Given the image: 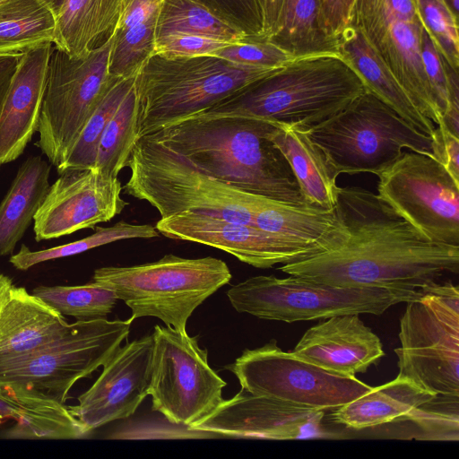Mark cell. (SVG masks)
<instances>
[{
	"label": "cell",
	"mask_w": 459,
	"mask_h": 459,
	"mask_svg": "<svg viewBox=\"0 0 459 459\" xmlns=\"http://www.w3.org/2000/svg\"><path fill=\"white\" fill-rule=\"evenodd\" d=\"M53 43L23 53L0 114V167L15 160L38 130Z\"/></svg>",
	"instance_id": "44dd1931"
},
{
	"label": "cell",
	"mask_w": 459,
	"mask_h": 459,
	"mask_svg": "<svg viewBox=\"0 0 459 459\" xmlns=\"http://www.w3.org/2000/svg\"><path fill=\"white\" fill-rule=\"evenodd\" d=\"M164 0H123L117 30L138 25L158 13Z\"/></svg>",
	"instance_id": "f6af8a7d"
},
{
	"label": "cell",
	"mask_w": 459,
	"mask_h": 459,
	"mask_svg": "<svg viewBox=\"0 0 459 459\" xmlns=\"http://www.w3.org/2000/svg\"><path fill=\"white\" fill-rule=\"evenodd\" d=\"M56 16L61 9L64 0H41Z\"/></svg>",
	"instance_id": "681fc988"
},
{
	"label": "cell",
	"mask_w": 459,
	"mask_h": 459,
	"mask_svg": "<svg viewBox=\"0 0 459 459\" xmlns=\"http://www.w3.org/2000/svg\"><path fill=\"white\" fill-rule=\"evenodd\" d=\"M133 321H76L60 338L0 360V382H15L65 403L74 385L103 366L127 338Z\"/></svg>",
	"instance_id": "8fae6325"
},
{
	"label": "cell",
	"mask_w": 459,
	"mask_h": 459,
	"mask_svg": "<svg viewBox=\"0 0 459 459\" xmlns=\"http://www.w3.org/2000/svg\"><path fill=\"white\" fill-rule=\"evenodd\" d=\"M277 69L239 65L212 55L153 54L135 76L137 138L208 110Z\"/></svg>",
	"instance_id": "277c9868"
},
{
	"label": "cell",
	"mask_w": 459,
	"mask_h": 459,
	"mask_svg": "<svg viewBox=\"0 0 459 459\" xmlns=\"http://www.w3.org/2000/svg\"><path fill=\"white\" fill-rule=\"evenodd\" d=\"M400 319L398 376L437 395L459 397V291L436 282Z\"/></svg>",
	"instance_id": "9c48e42d"
},
{
	"label": "cell",
	"mask_w": 459,
	"mask_h": 459,
	"mask_svg": "<svg viewBox=\"0 0 459 459\" xmlns=\"http://www.w3.org/2000/svg\"><path fill=\"white\" fill-rule=\"evenodd\" d=\"M336 173L378 175L403 149L434 157L432 139L365 90L342 110L306 131Z\"/></svg>",
	"instance_id": "52a82bcc"
},
{
	"label": "cell",
	"mask_w": 459,
	"mask_h": 459,
	"mask_svg": "<svg viewBox=\"0 0 459 459\" xmlns=\"http://www.w3.org/2000/svg\"><path fill=\"white\" fill-rule=\"evenodd\" d=\"M366 87L339 55L292 59L244 91L196 115L265 119L307 131L331 117Z\"/></svg>",
	"instance_id": "3957f363"
},
{
	"label": "cell",
	"mask_w": 459,
	"mask_h": 459,
	"mask_svg": "<svg viewBox=\"0 0 459 459\" xmlns=\"http://www.w3.org/2000/svg\"><path fill=\"white\" fill-rule=\"evenodd\" d=\"M155 227L165 237L221 249L256 268L282 265L319 253L254 225L197 213L160 219Z\"/></svg>",
	"instance_id": "ac0fdd59"
},
{
	"label": "cell",
	"mask_w": 459,
	"mask_h": 459,
	"mask_svg": "<svg viewBox=\"0 0 459 459\" xmlns=\"http://www.w3.org/2000/svg\"><path fill=\"white\" fill-rule=\"evenodd\" d=\"M325 411L253 394L241 388L192 426L218 437L264 440L322 439L334 436L324 425Z\"/></svg>",
	"instance_id": "2e32d148"
},
{
	"label": "cell",
	"mask_w": 459,
	"mask_h": 459,
	"mask_svg": "<svg viewBox=\"0 0 459 459\" xmlns=\"http://www.w3.org/2000/svg\"><path fill=\"white\" fill-rule=\"evenodd\" d=\"M292 352L326 371L347 377L366 373L385 355L379 337L357 314L332 316L313 325Z\"/></svg>",
	"instance_id": "ffe728a7"
},
{
	"label": "cell",
	"mask_w": 459,
	"mask_h": 459,
	"mask_svg": "<svg viewBox=\"0 0 459 459\" xmlns=\"http://www.w3.org/2000/svg\"><path fill=\"white\" fill-rule=\"evenodd\" d=\"M32 293L76 321L107 318L118 299L112 289L94 281L75 286H39Z\"/></svg>",
	"instance_id": "d590c367"
},
{
	"label": "cell",
	"mask_w": 459,
	"mask_h": 459,
	"mask_svg": "<svg viewBox=\"0 0 459 459\" xmlns=\"http://www.w3.org/2000/svg\"><path fill=\"white\" fill-rule=\"evenodd\" d=\"M174 33L199 35L227 42L250 40L239 28L193 0L163 1L156 22V39Z\"/></svg>",
	"instance_id": "1f68e13d"
},
{
	"label": "cell",
	"mask_w": 459,
	"mask_h": 459,
	"mask_svg": "<svg viewBox=\"0 0 459 459\" xmlns=\"http://www.w3.org/2000/svg\"><path fill=\"white\" fill-rule=\"evenodd\" d=\"M8 420L15 424L5 438L77 439L91 432L65 403L24 385L0 382V424Z\"/></svg>",
	"instance_id": "7402d4cb"
},
{
	"label": "cell",
	"mask_w": 459,
	"mask_h": 459,
	"mask_svg": "<svg viewBox=\"0 0 459 459\" xmlns=\"http://www.w3.org/2000/svg\"><path fill=\"white\" fill-rule=\"evenodd\" d=\"M276 125L270 139L288 161L306 204L324 209L335 208L339 175L325 154L306 131Z\"/></svg>",
	"instance_id": "484cf974"
},
{
	"label": "cell",
	"mask_w": 459,
	"mask_h": 459,
	"mask_svg": "<svg viewBox=\"0 0 459 459\" xmlns=\"http://www.w3.org/2000/svg\"><path fill=\"white\" fill-rule=\"evenodd\" d=\"M138 99L135 83L123 99L101 135L95 167L108 178H118L137 140Z\"/></svg>",
	"instance_id": "d6a6232c"
},
{
	"label": "cell",
	"mask_w": 459,
	"mask_h": 459,
	"mask_svg": "<svg viewBox=\"0 0 459 459\" xmlns=\"http://www.w3.org/2000/svg\"><path fill=\"white\" fill-rule=\"evenodd\" d=\"M421 60L435 102L442 117L447 108V82L443 57L425 29L421 38Z\"/></svg>",
	"instance_id": "b9f144b4"
},
{
	"label": "cell",
	"mask_w": 459,
	"mask_h": 459,
	"mask_svg": "<svg viewBox=\"0 0 459 459\" xmlns=\"http://www.w3.org/2000/svg\"><path fill=\"white\" fill-rule=\"evenodd\" d=\"M424 29L434 41L443 58L459 70L458 18L444 0H414Z\"/></svg>",
	"instance_id": "74e56055"
},
{
	"label": "cell",
	"mask_w": 459,
	"mask_h": 459,
	"mask_svg": "<svg viewBox=\"0 0 459 459\" xmlns=\"http://www.w3.org/2000/svg\"><path fill=\"white\" fill-rule=\"evenodd\" d=\"M212 56L239 65L263 68H280L294 59L268 40L232 42L215 51Z\"/></svg>",
	"instance_id": "f35d334b"
},
{
	"label": "cell",
	"mask_w": 459,
	"mask_h": 459,
	"mask_svg": "<svg viewBox=\"0 0 459 459\" xmlns=\"http://www.w3.org/2000/svg\"><path fill=\"white\" fill-rule=\"evenodd\" d=\"M2 1H4V0H0V2H2Z\"/></svg>",
	"instance_id": "f5cc1de1"
},
{
	"label": "cell",
	"mask_w": 459,
	"mask_h": 459,
	"mask_svg": "<svg viewBox=\"0 0 459 459\" xmlns=\"http://www.w3.org/2000/svg\"><path fill=\"white\" fill-rule=\"evenodd\" d=\"M112 32L83 57L53 44L38 124V146L50 163L63 165L94 112L109 79Z\"/></svg>",
	"instance_id": "30bf717a"
},
{
	"label": "cell",
	"mask_w": 459,
	"mask_h": 459,
	"mask_svg": "<svg viewBox=\"0 0 459 459\" xmlns=\"http://www.w3.org/2000/svg\"><path fill=\"white\" fill-rule=\"evenodd\" d=\"M294 59L338 55L337 41L325 33L319 0H284L277 24L267 39Z\"/></svg>",
	"instance_id": "f546056e"
},
{
	"label": "cell",
	"mask_w": 459,
	"mask_h": 459,
	"mask_svg": "<svg viewBox=\"0 0 459 459\" xmlns=\"http://www.w3.org/2000/svg\"><path fill=\"white\" fill-rule=\"evenodd\" d=\"M276 126L256 117L194 115L145 135L236 188L307 205L288 161L270 139Z\"/></svg>",
	"instance_id": "7a4b0ae2"
},
{
	"label": "cell",
	"mask_w": 459,
	"mask_h": 459,
	"mask_svg": "<svg viewBox=\"0 0 459 459\" xmlns=\"http://www.w3.org/2000/svg\"><path fill=\"white\" fill-rule=\"evenodd\" d=\"M335 208L348 231L346 240L279 270L331 286L407 290L459 273V247L430 241L377 194L338 186Z\"/></svg>",
	"instance_id": "6da1fadb"
},
{
	"label": "cell",
	"mask_w": 459,
	"mask_h": 459,
	"mask_svg": "<svg viewBox=\"0 0 459 459\" xmlns=\"http://www.w3.org/2000/svg\"><path fill=\"white\" fill-rule=\"evenodd\" d=\"M262 2H263V5H264V0H262Z\"/></svg>",
	"instance_id": "816d5d0a"
},
{
	"label": "cell",
	"mask_w": 459,
	"mask_h": 459,
	"mask_svg": "<svg viewBox=\"0 0 459 459\" xmlns=\"http://www.w3.org/2000/svg\"><path fill=\"white\" fill-rule=\"evenodd\" d=\"M152 336V410L170 423L191 428L221 403L227 383L210 367L197 336L159 325Z\"/></svg>",
	"instance_id": "7c38bea8"
},
{
	"label": "cell",
	"mask_w": 459,
	"mask_h": 459,
	"mask_svg": "<svg viewBox=\"0 0 459 459\" xmlns=\"http://www.w3.org/2000/svg\"><path fill=\"white\" fill-rule=\"evenodd\" d=\"M22 55H0V114Z\"/></svg>",
	"instance_id": "bcb514c9"
},
{
	"label": "cell",
	"mask_w": 459,
	"mask_h": 459,
	"mask_svg": "<svg viewBox=\"0 0 459 459\" xmlns=\"http://www.w3.org/2000/svg\"><path fill=\"white\" fill-rule=\"evenodd\" d=\"M59 175L34 215L37 241L93 228L110 221L127 204L121 198L118 178H108L96 167L68 169Z\"/></svg>",
	"instance_id": "e0dca14e"
},
{
	"label": "cell",
	"mask_w": 459,
	"mask_h": 459,
	"mask_svg": "<svg viewBox=\"0 0 459 459\" xmlns=\"http://www.w3.org/2000/svg\"><path fill=\"white\" fill-rule=\"evenodd\" d=\"M123 0H64L56 16L53 44L74 58L94 48L103 34H110L122 9Z\"/></svg>",
	"instance_id": "f1b7e54d"
},
{
	"label": "cell",
	"mask_w": 459,
	"mask_h": 459,
	"mask_svg": "<svg viewBox=\"0 0 459 459\" xmlns=\"http://www.w3.org/2000/svg\"><path fill=\"white\" fill-rule=\"evenodd\" d=\"M254 224L270 233L315 247L319 253L341 246L349 235L336 208L294 205L266 197L255 212Z\"/></svg>",
	"instance_id": "d4e9b609"
},
{
	"label": "cell",
	"mask_w": 459,
	"mask_h": 459,
	"mask_svg": "<svg viewBox=\"0 0 459 459\" xmlns=\"http://www.w3.org/2000/svg\"><path fill=\"white\" fill-rule=\"evenodd\" d=\"M70 325L53 307L13 284L0 310V360L30 353L60 338Z\"/></svg>",
	"instance_id": "603a6c76"
},
{
	"label": "cell",
	"mask_w": 459,
	"mask_h": 459,
	"mask_svg": "<svg viewBox=\"0 0 459 459\" xmlns=\"http://www.w3.org/2000/svg\"><path fill=\"white\" fill-rule=\"evenodd\" d=\"M152 353V335L120 346L70 412L89 431L132 416L148 395Z\"/></svg>",
	"instance_id": "d6986e66"
},
{
	"label": "cell",
	"mask_w": 459,
	"mask_h": 459,
	"mask_svg": "<svg viewBox=\"0 0 459 459\" xmlns=\"http://www.w3.org/2000/svg\"><path fill=\"white\" fill-rule=\"evenodd\" d=\"M126 167L125 193L148 202L160 219L197 213L255 226V212L264 197L207 175L148 135L137 138Z\"/></svg>",
	"instance_id": "5b68a950"
},
{
	"label": "cell",
	"mask_w": 459,
	"mask_h": 459,
	"mask_svg": "<svg viewBox=\"0 0 459 459\" xmlns=\"http://www.w3.org/2000/svg\"><path fill=\"white\" fill-rule=\"evenodd\" d=\"M444 2L452 13L458 18L459 0H444Z\"/></svg>",
	"instance_id": "f907efd6"
},
{
	"label": "cell",
	"mask_w": 459,
	"mask_h": 459,
	"mask_svg": "<svg viewBox=\"0 0 459 459\" xmlns=\"http://www.w3.org/2000/svg\"><path fill=\"white\" fill-rule=\"evenodd\" d=\"M230 43L232 42L199 35L174 33L156 39L154 54L168 57L207 56Z\"/></svg>",
	"instance_id": "60d3db41"
},
{
	"label": "cell",
	"mask_w": 459,
	"mask_h": 459,
	"mask_svg": "<svg viewBox=\"0 0 459 459\" xmlns=\"http://www.w3.org/2000/svg\"><path fill=\"white\" fill-rule=\"evenodd\" d=\"M241 388L291 403L318 410H334L368 393L372 386L356 377L326 371L284 351L275 340L255 349H246L225 366Z\"/></svg>",
	"instance_id": "4fadbf2b"
},
{
	"label": "cell",
	"mask_w": 459,
	"mask_h": 459,
	"mask_svg": "<svg viewBox=\"0 0 459 459\" xmlns=\"http://www.w3.org/2000/svg\"><path fill=\"white\" fill-rule=\"evenodd\" d=\"M431 139L435 158L459 182V137L453 135L446 127L437 126Z\"/></svg>",
	"instance_id": "7bdbcfd3"
},
{
	"label": "cell",
	"mask_w": 459,
	"mask_h": 459,
	"mask_svg": "<svg viewBox=\"0 0 459 459\" xmlns=\"http://www.w3.org/2000/svg\"><path fill=\"white\" fill-rule=\"evenodd\" d=\"M243 30L250 40H265L262 0H193Z\"/></svg>",
	"instance_id": "ab89813d"
},
{
	"label": "cell",
	"mask_w": 459,
	"mask_h": 459,
	"mask_svg": "<svg viewBox=\"0 0 459 459\" xmlns=\"http://www.w3.org/2000/svg\"><path fill=\"white\" fill-rule=\"evenodd\" d=\"M323 28L327 36L337 41L348 26L355 0H319Z\"/></svg>",
	"instance_id": "ee69618b"
},
{
	"label": "cell",
	"mask_w": 459,
	"mask_h": 459,
	"mask_svg": "<svg viewBox=\"0 0 459 459\" xmlns=\"http://www.w3.org/2000/svg\"><path fill=\"white\" fill-rule=\"evenodd\" d=\"M159 236L156 227L149 224H132L120 221L107 228L96 227L91 236L62 246L31 251L22 244L20 250L12 255L9 262L18 270L26 271L40 263L83 253L118 240L152 238Z\"/></svg>",
	"instance_id": "e575fe53"
},
{
	"label": "cell",
	"mask_w": 459,
	"mask_h": 459,
	"mask_svg": "<svg viewBox=\"0 0 459 459\" xmlns=\"http://www.w3.org/2000/svg\"><path fill=\"white\" fill-rule=\"evenodd\" d=\"M436 394L411 380L397 376L343 404L331 413V419L354 429L403 421L415 409L433 400Z\"/></svg>",
	"instance_id": "4316f807"
},
{
	"label": "cell",
	"mask_w": 459,
	"mask_h": 459,
	"mask_svg": "<svg viewBox=\"0 0 459 459\" xmlns=\"http://www.w3.org/2000/svg\"><path fill=\"white\" fill-rule=\"evenodd\" d=\"M49 164L39 156L19 168L0 203V256L11 255L23 237L49 188Z\"/></svg>",
	"instance_id": "83f0119b"
},
{
	"label": "cell",
	"mask_w": 459,
	"mask_h": 459,
	"mask_svg": "<svg viewBox=\"0 0 459 459\" xmlns=\"http://www.w3.org/2000/svg\"><path fill=\"white\" fill-rule=\"evenodd\" d=\"M348 25L364 35L418 110L442 125L421 60L424 27L414 0H355Z\"/></svg>",
	"instance_id": "9a60e30c"
},
{
	"label": "cell",
	"mask_w": 459,
	"mask_h": 459,
	"mask_svg": "<svg viewBox=\"0 0 459 459\" xmlns=\"http://www.w3.org/2000/svg\"><path fill=\"white\" fill-rule=\"evenodd\" d=\"M12 286V280L8 276L0 273V310L8 296Z\"/></svg>",
	"instance_id": "c3c4849f"
},
{
	"label": "cell",
	"mask_w": 459,
	"mask_h": 459,
	"mask_svg": "<svg viewBox=\"0 0 459 459\" xmlns=\"http://www.w3.org/2000/svg\"><path fill=\"white\" fill-rule=\"evenodd\" d=\"M136 74L128 77L109 76L102 96L65 161L57 169L95 167L99 143L103 131L116 109L135 83Z\"/></svg>",
	"instance_id": "836d02e7"
},
{
	"label": "cell",
	"mask_w": 459,
	"mask_h": 459,
	"mask_svg": "<svg viewBox=\"0 0 459 459\" xmlns=\"http://www.w3.org/2000/svg\"><path fill=\"white\" fill-rule=\"evenodd\" d=\"M422 294V289L338 287L293 275L254 276L227 291L231 306L238 313L287 323L351 314L380 316L392 306L410 302Z\"/></svg>",
	"instance_id": "ba28073f"
},
{
	"label": "cell",
	"mask_w": 459,
	"mask_h": 459,
	"mask_svg": "<svg viewBox=\"0 0 459 459\" xmlns=\"http://www.w3.org/2000/svg\"><path fill=\"white\" fill-rule=\"evenodd\" d=\"M284 0H264V39L273 33Z\"/></svg>",
	"instance_id": "7dc6e473"
},
{
	"label": "cell",
	"mask_w": 459,
	"mask_h": 459,
	"mask_svg": "<svg viewBox=\"0 0 459 459\" xmlns=\"http://www.w3.org/2000/svg\"><path fill=\"white\" fill-rule=\"evenodd\" d=\"M377 195L430 241L459 247V182L436 158L410 152L377 175Z\"/></svg>",
	"instance_id": "5bb4252c"
},
{
	"label": "cell",
	"mask_w": 459,
	"mask_h": 459,
	"mask_svg": "<svg viewBox=\"0 0 459 459\" xmlns=\"http://www.w3.org/2000/svg\"><path fill=\"white\" fill-rule=\"evenodd\" d=\"M231 277L221 259L174 255L138 265L100 267L93 273L94 281L112 289L131 309L132 321L153 316L181 333H187L195 309Z\"/></svg>",
	"instance_id": "8992f818"
},
{
	"label": "cell",
	"mask_w": 459,
	"mask_h": 459,
	"mask_svg": "<svg viewBox=\"0 0 459 459\" xmlns=\"http://www.w3.org/2000/svg\"><path fill=\"white\" fill-rule=\"evenodd\" d=\"M56 16L41 0L0 2V55H19L53 43Z\"/></svg>",
	"instance_id": "4dcf8cb0"
},
{
	"label": "cell",
	"mask_w": 459,
	"mask_h": 459,
	"mask_svg": "<svg viewBox=\"0 0 459 459\" xmlns=\"http://www.w3.org/2000/svg\"><path fill=\"white\" fill-rule=\"evenodd\" d=\"M338 55L353 69L367 90L377 96L419 132L433 136L435 126L415 107L389 67L355 27L337 38Z\"/></svg>",
	"instance_id": "cb8c5ba5"
},
{
	"label": "cell",
	"mask_w": 459,
	"mask_h": 459,
	"mask_svg": "<svg viewBox=\"0 0 459 459\" xmlns=\"http://www.w3.org/2000/svg\"><path fill=\"white\" fill-rule=\"evenodd\" d=\"M158 13L126 30L113 29L114 39L108 59L109 76L128 77L136 74L154 54Z\"/></svg>",
	"instance_id": "8d00e7d4"
}]
</instances>
